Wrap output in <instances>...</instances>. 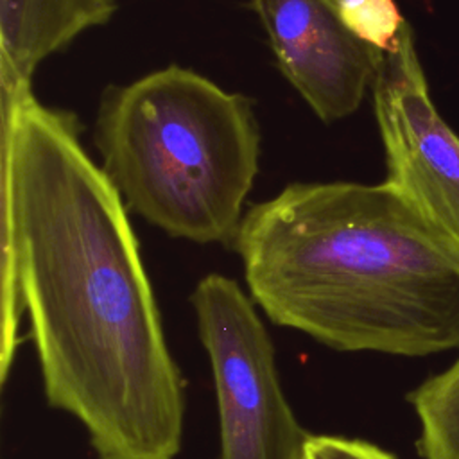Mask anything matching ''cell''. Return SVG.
Listing matches in <instances>:
<instances>
[{
    "label": "cell",
    "mask_w": 459,
    "mask_h": 459,
    "mask_svg": "<svg viewBox=\"0 0 459 459\" xmlns=\"http://www.w3.org/2000/svg\"><path fill=\"white\" fill-rule=\"evenodd\" d=\"M23 310L45 400L97 459L178 457L186 385L127 206L77 117L30 88L2 91V382Z\"/></svg>",
    "instance_id": "obj_1"
},
{
    "label": "cell",
    "mask_w": 459,
    "mask_h": 459,
    "mask_svg": "<svg viewBox=\"0 0 459 459\" xmlns=\"http://www.w3.org/2000/svg\"><path fill=\"white\" fill-rule=\"evenodd\" d=\"M233 249L256 307L330 350H459V249L387 181L290 183L246 212Z\"/></svg>",
    "instance_id": "obj_2"
},
{
    "label": "cell",
    "mask_w": 459,
    "mask_h": 459,
    "mask_svg": "<svg viewBox=\"0 0 459 459\" xmlns=\"http://www.w3.org/2000/svg\"><path fill=\"white\" fill-rule=\"evenodd\" d=\"M93 143L127 210L169 237L233 246L260 169L249 97L169 65L104 90Z\"/></svg>",
    "instance_id": "obj_3"
},
{
    "label": "cell",
    "mask_w": 459,
    "mask_h": 459,
    "mask_svg": "<svg viewBox=\"0 0 459 459\" xmlns=\"http://www.w3.org/2000/svg\"><path fill=\"white\" fill-rule=\"evenodd\" d=\"M219 414L217 459H305L314 434L283 393L273 339L242 287L221 273L190 294Z\"/></svg>",
    "instance_id": "obj_4"
},
{
    "label": "cell",
    "mask_w": 459,
    "mask_h": 459,
    "mask_svg": "<svg viewBox=\"0 0 459 459\" xmlns=\"http://www.w3.org/2000/svg\"><path fill=\"white\" fill-rule=\"evenodd\" d=\"M371 93L385 181L459 249V136L432 102L409 22L384 52Z\"/></svg>",
    "instance_id": "obj_5"
},
{
    "label": "cell",
    "mask_w": 459,
    "mask_h": 459,
    "mask_svg": "<svg viewBox=\"0 0 459 459\" xmlns=\"http://www.w3.org/2000/svg\"><path fill=\"white\" fill-rule=\"evenodd\" d=\"M276 65L323 124L353 115L373 88L384 52L359 39L333 0H249Z\"/></svg>",
    "instance_id": "obj_6"
},
{
    "label": "cell",
    "mask_w": 459,
    "mask_h": 459,
    "mask_svg": "<svg viewBox=\"0 0 459 459\" xmlns=\"http://www.w3.org/2000/svg\"><path fill=\"white\" fill-rule=\"evenodd\" d=\"M117 0H0L2 90L30 88L36 68L88 29L106 25Z\"/></svg>",
    "instance_id": "obj_7"
},
{
    "label": "cell",
    "mask_w": 459,
    "mask_h": 459,
    "mask_svg": "<svg viewBox=\"0 0 459 459\" xmlns=\"http://www.w3.org/2000/svg\"><path fill=\"white\" fill-rule=\"evenodd\" d=\"M407 402L420 421V457L459 459V359L407 393Z\"/></svg>",
    "instance_id": "obj_8"
},
{
    "label": "cell",
    "mask_w": 459,
    "mask_h": 459,
    "mask_svg": "<svg viewBox=\"0 0 459 459\" xmlns=\"http://www.w3.org/2000/svg\"><path fill=\"white\" fill-rule=\"evenodd\" d=\"M342 23L364 43L387 52L407 22L394 0H333Z\"/></svg>",
    "instance_id": "obj_9"
},
{
    "label": "cell",
    "mask_w": 459,
    "mask_h": 459,
    "mask_svg": "<svg viewBox=\"0 0 459 459\" xmlns=\"http://www.w3.org/2000/svg\"><path fill=\"white\" fill-rule=\"evenodd\" d=\"M305 459H396V455L359 437L312 436Z\"/></svg>",
    "instance_id": "obj_10"
}]
</instances>
